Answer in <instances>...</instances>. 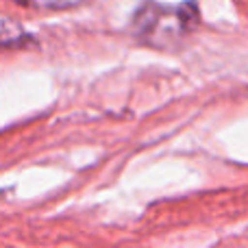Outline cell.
Here are the masks:
<instances>
[{
    "mask_svg": "<svg viewBox=\"0 0 248 248\" xmlns=\"http://www.w3.org/2000/svg\"><path fill=\"white\" fill-rule=\"evenodd\" d=\"M196 22L198 11L194 4L161 7L148 0L137 9L133 17V31L141 42L166 48L170 44H179V39H183L196 26Z\"/></svg>",
    "mask_w": 248,
    "mask_h": 248,
    "instance_id": "1",
    "label": "cell"
},
{
    "mask_svg": "<svg viewBox=\"0 0 248 248\" xmlns=\"http://www.w3.org/2000/svg\"><path fill=\"white\" fill-rule=\"evenodd\" d=\"M26 39V33L17 24L9 22L7 17H0V46L11 48V46H22Z\"/></svg>",
    "mask_w": 248,
    "mask_h": 248,
    "instance_id": "2",
    "label": "cell"
},
{
    "mask_svg": "<svg viewBox=\"0 0 248 248\" xmlns=\"http://www.w3.org/2000/svg\"><path fill=\"white\" fill-rule=\"evenodd\" d=\"M26 4H35V7H48V9H65V7H74L81 4L85 0H22Z\"/></svg>",
    "mask_w": 248,
    "mask_h": 248,
    "instance_id": "3",
    "label": "cell"
}]
</instances>
